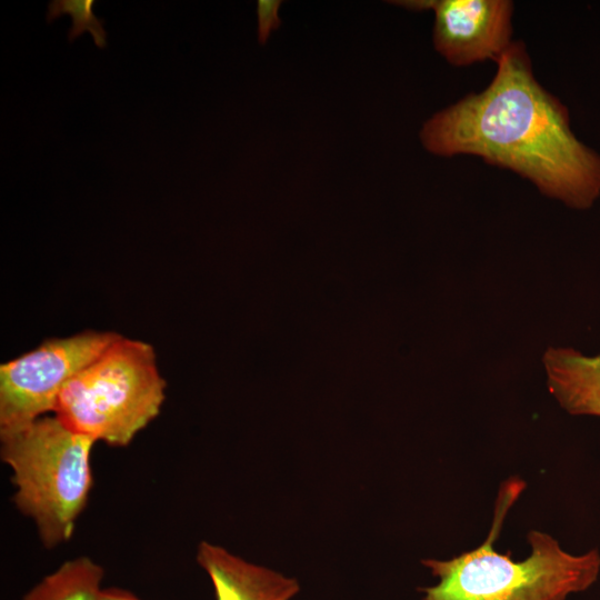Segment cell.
Masks as SVG:
<instances>
[{"mask_svg": "<svg viewBox=\"0 0 600 600\" xmlns=\"http://www.w3.org/2000/svg\"><path fill=\"white\" fill-rule=\"evenodd\" d=\"M434 13L433 46L452 66L494 62L511 44L513 3L509 0L396 1Z\"/></svg>", "mask_w": 600, "mask_h": 600, "instance_id": "8992f818", "label": "cell"}, {"mask_svg": "<svg viewBox=\"0 0 600 600\" xmlns=\"http://www.w3.org/2000/svg\"><path fill=\"white\" fill-rule=\"evenodd\" d=\"M101 600H141V599L127 589L111 587V588L103 589L102 594H101Z\"/></svg>", "mask_w": 600, "mask_h": 600, "instance_id": "7c38bea8", "label": "cell"}, {"mask_svg": "<svg viewBox=\"0 0 600 600\" xmlns=\"http://www.w3.org/2000/svg\"><path fill=\"white\" fill-rule=\"evenodd\" d=\"M496 63L482 91L423 123V147L440 157H479L572 209H589L600 197V154L579 140L568 108L538 82L522 41H512Z\"/></svg>", "mask_w": 600, "mask_h": 600, "instance_id": "6da1fadb", "label": "cell"}, {"mask_svg": "<svg viewBox=\"0 0 600 600\" xmlns=\"http://www.w3.org/2000/svg\"><path fill=\"white\" fill-rule=\"evenodd\" d=\"M523 487L518 478L502 483L492 526L479 547L449 560L421 561L438 578L434 586L420 589L422 600H566L597 581L600 573L597 549L572 554L546 532L528 533L531 551L522 561L494 550L493 542L504 518Z\"/></svg>", "mask_w": 600, "mask_h": 600, "instance_id": "7a4b0ae2", "label": "cell"}, {"mask_svg": "<svg viewBox=\"0 0 600 600\" xmlns=\"http://www.w3.org/2000/svg\"><path fill=\"white\" fill-rule=\"evenodd\" d=\"M279 1H258V36L260 43H264L270 32L280 24L278 18Z\"/></svg>", "mask_w": 600, "mask_h": 600, "instance_id": "8fae6325", "label": "cell"}, {"mask_svg": "<svg viewBox=\"0 0 600 600\" xmlns=\"http://www.w3.org/2000/svg\"><path fill=\"white\" fill-rule=\"evenodd\" d=\"M166 387L153 347L120 334L67 383L53 414L96 442L126 447L160 413Z\"/></svg>", "mask_w": 600, "mask_h": 600, "instance_id": "277c9868", "label": "cell"}, {"mask_svg": "<svg viewBox=\"0 0 600 600\" xmlns=\"http://www.w3.org/2000/svg\"><path fill=\"white\" fill-rule=\"evenodd\" d=\"M197 562L210 578L217 600H290L300 591L297 579L208 541L199 543Z\"/></svg>", "mask_w": 600, "mask_h": 600, "instance_id": "52a82bcc", "label": "cell"}, {"mask_svg": "<svg viewBox=\"0 0 600 600\" xmlns=\"http://www.w3.org/2000/svg\"><path fill=\"white\" fill-rule=\"evenodd\" d=\"M94 443L54 414L0 433V457L16 488L12 501L32 519L47 549L70 540L87 506L93 486L90 454Z\"/></svg>", "mask_w": 600, "mask_h": 600, "instance_id": "3957f363", "label": "cell"}, {"mask_svg": "<svg viewBox=\"0 0 600 600\" xmlns=\"http://www.w3.org/2000/svg\"><path fill=\"white\" fill-rule=\"evenodd\" d=\"M94 3V0H52L48 4L47 21L51 23L62 14H68L72 19L68 31L70 42L89 32L94 44L103 49L107 47V32L103 21L93 12Z\"/></svg>", "mask_w": 600, "mask_h": 600, "instance_id": "30bf717a", "label": "cell"}, {"mask_svg": "<svg viewBox=\"0 0 600 600\" xmlns=\"http://www.w3.org/2000/svg\"><path fill=\"white\" fill-rule=\"evenodd\" d=\"M550 392L570 414L600 417V356L550 348L543 356Z\"/></svg>", "mask_w": 600, "mask_h": 600, "instance_id": "ba28073f", "label": "cell"}, {"mask_svg": "<svg viewBox=\"0 0 600 600\" xmlns=\"http://www.w3.org/2000/svg\"><path fill=\"white\" fill-rule=\"evenodd\" d=\"M120 334L86 330L51 338L0 366V433L53 412L67 383Z\"/></svg>", "mask_w": 600, "mask_h": 600, "instance_id": "5b68a950", "label": "cell"}, {"mask_svg": "<svg viewBox=\"0 0 600 600\" xmlns=\"http://www.w3.org/2000/svg\"><path fill=\"white\" fill-rule=\"evenodd\" d=\"M103 578V568L91 558H72L43 577L22 600H101Z\"/></svg>", "mask_w": 600, "mask_h": 600, "instance_id": "9c48e42d", "label": "cell"}]
</instances>
